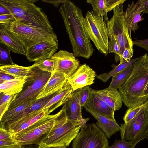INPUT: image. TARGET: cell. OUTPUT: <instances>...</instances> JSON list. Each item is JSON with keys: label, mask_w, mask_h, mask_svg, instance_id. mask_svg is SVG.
<instances>
[{"label": "cell", "mask_w": 148, "mask_h": 148, "mask_svg": "<svg viewBox=\"0 0 148 148\" xmlns=\"http://www.w3.org/2000/svg\"><path fill=\"white\" fill-rule=\"evenodd\" d=\"M144 104L141 105L128 108L123 118L124 123L127 124L134 118L144 107Z\"/></svg>", "instance_id": "d6a6232c"}, {"label": "cell", "mask_w": 148, "mask_h": 148, "mask_svg": "<svg viewBox=\"0 0 148 148\" xmlns=\"http://www.w3.org/2000/svg\"><path fill=\"white\" fill-rule=\"evenodd\" d=\"M15 78L13 76L5 73L0 70V84Z\"/></svg>", "instance_id": "7bdbcfd3"}, {"label": "cell", "mask_w": 148, "mask_h": 148, "mask_svg": "<svg viewBox=\"0 0 148 148\" xmlns=\"http://www.w3.org/2000/svg\"><path fill=\"white\" fill-rule=\"evenodd\" d=\"M86 2L92 5V10L97 15L104 16L106 21L108 20L106 0H87Z\"/></svg>", "instance_id": "f546056e"}, {"label": "cell", "mask_w": 148, "mask_h": 148, "mask_svg": "<svg viewBox=\"0 0 148 148\" xmlns=\"http://www.w3.org/2000/svg\"><path fill=\"white\" fill-rule=\"evenodd\" d=\"M34 0H0L16 21L27 25L54 32L47 16Z\"/></svg>", "instance_id": "3957f363"}, {"label": "cell", "mask_w": 148, "mask_h": 148, "mask_svg": "<svg viewBox=\"0 0 148 148\" xmlns=\"http://www.w3.org/2000/svg\"><path fill=\"white\" fill-rule=\"evenodd\" d=\"M37 99L29 101L9 110H7L0 119V125H3L34 103Z\"/></svg>", "instance_id": "f1b7e54d"}, {"label": "cell", "mask_w": 148, "mask_h": 148, "mask_svg": "<svg viewBox=\"0 0 148 148\" xmlns=\"http://www.w3.org/2000/svg\"><path fill=\"white\" fill-rule=\"evenodd\" d=\"M97 91L106 103L115 112L122 107L123 98L117 90L108 87Z\"/></svg>", "instance_id": "44dd1931"}, {"label": "cell", "mask_w": 148, "mask_h": 148, "mask_svg": "<svg viewBox=\"0 0 148 148\" xmlns=\"http://www.w3.org/2000/svg\"><path fill=\"white\" fill-rule=\"evenodd\" d=\"M68 86V84L67 83L63 86L47 95L37 99L33 104L11 119L5 125H9L14 123L31 113L42 110L51 99Z\"/></svg>", "instance_id": "d6986e66"}, {"label": "cell", "mask_w": 148, "mask_h": 148, "mask_svg": "<svg viewBox=\"0 0 148 148\" xmlns=\"http://www.w3.org/2000/svg\"><path fill=\"white\" fill-rule=\"evenodd\" d=\"M0 43V66L14 64V63L13 62L11 59L10 49L4 44Z\"/></svg>", "instance_id": "1f68e13d"}, {"label": "cell", "mask_w": 148, "mask_h": 148, "mask_svg": "<svg viewBox=\"0 0 148 148\" xmlns=\"http://www.w3.org/2000/svg\"><path fill=\"white\" fill-rule=\"evenodd\" d=\"M24 148H38V145H31L24 146Z\"/></svg>", "instance_id": "816d5d0a"}, {"label": "cell", "mask_w": 148, "mask_h": 148, "mask_svg": "<svg viewBox=\"0 0 148 148\" xmlns=\"http://www.w3.org/2000/svg\"><path fill=\"white\" fill-rule=\"evenodd\" d=\"M145 107L148 110V99L147 101L144 103Z\"/></svg>", "instance_id": "f5cc1de1"}, {"label": "cell", "mask_w": 148, "mask_h": 148, "mask_svg": "<svg viewBox=\"0 0 148 148\" xmlns=\"http://www.w3.org/2000/svg\"><path fill=\"white\" fill-rule=\"evenodd\" d=\"M0 70L15 78L25 79L30 72L29 67H24L14 64L13 65L0 66Z\"/></svg>", "instance_id": "d4e9b609"}, {"label": "cell", "mask_w": 148, "mask_h": 148, "mask_svg": "<svg viewBox=\"0 0 148 148\" xmlns=\"http://www.w3.org/2000/svg\"><path fill=\"white\" fill-rule=\"evenodd\" d=\"M49 148H67V147H66L65 146H62V147H51Z\"/></svg>", "instance_id": "db71d44e"}, {"label": "cell", "mask_w": 148, "mask_h": 148, "mask_svg": "<svg viewBox=\"0 0 148 148\" xmlns=\"http://www.w3.org/2000/svg\"><path fill=\"white\" fill-rule=\"evenodd\" d=\"M9 35L22 45L26 50L38 43L57 40L54 32L27 25L17 21L11 24L0 23Z\"/></svg>", "instance_id": "8992f818"}, {"label": "cell", "mask_w": 148, "mask_h": 148, "mask_svg": "<svg viewBox=\"0 0 148 148\" xmlns=\"http://www.w3.org/2000/svg\"><path fill=\"white\" fill-rule=\"evenodd\" d=\"M126 0H106L107 12L111 11L117 6L122 4Z\"/></svg>", "instance_id": "74e56055"}, {"label": "cell", "mask_w": 148, "mask_h": 148, "mask_svg": "<svg viewBox=\"0 0 148 148\" xmlns=\"http://www.w3.org/2000/svg\"><path fill=\"white\" fill-rule=\"evenodd\" d=\"M133 52V50L129 48L125 49L122 55L121 58L120 60L119 64L129 62L132 57Z\"/></svg>", "instance_id": "8d00e7d4"}, {"label": "cell", "mask_w": 148, "mask_h": 148, "mask_svg": "<svg viewBox=\"0 0 148 148\" xmlns=\"http://www.w3.org/2000/svg\"><path fill=\"white\" fill-rule=\"evenodd\" d=\"M140 57L135 58L132 59L129 62L119 64L113 69L107 73H103L96 76V78L103 82H105L113 75L120 72L127 68L133 65L134 63L138 60Z\"/></svg>", "instance_id": "83f0119b"}, {"label": "cell", "mask_w": 148, "mask_h": 148, "mask_svg": "<svg viewBox=\"0 0 148 148\" xmlns=\"http://www.w3.org/2000/svg\"><path fill=\"white\" fill-rule=\"evenodd\" d=\"M96 76L95 71L84 63L80 66L76 71L68 78L67 81L75 91L92 84Z\"/></svg>", "instance_id": "9a60e30c"}, {"label": "cell", "mask_w": 148, "mask_h": 148, "mask_svg": "<svg viewBox=\"0 0 148 148\" xmlns=\"http://www.w3.org/2000/svg\"><path fill=\"white\" fill-rule=\"evenodd\" d=\"M148 83V55L145 54L134 63L129 77L119 89L123 102L128 108L146 102L143 94Z\"/></svg>", "instance_id": "7a4b0ae2"}, {"label": "cell", "mask_w": 148, "mask_h": 148, "mask_svg": "<svg viewBox=\"0 0 148 148\" xmlns=\"http://www.w3.org/2000/svg\"><path fill=\"white\" fill-rule=\"evenodd\" d=\"M73 91L69 85L51 99L42 110L46 109L49 115L60 106L63 105L71 97Z\"/></svg>", "instance_id": "603a6c76"}, {"label": "cell", "mask_w": 148, "mask_h": 148, "mask_svg": "<svg viewBox=\"0 0 148 148\" xmlns=\"http://www.w3.org/2000/svg\"><path fill=\"white\" fill-rule=\"evenodd\" d=\"M10 13L9 10L5 6L0 4V15Z\"/></svg>", "instance_id": "7dc6e473"}, {"label": "cell", "mask_w": 148, "mask_h": 148, "mask_svg": "<svg viewBox=\"0 0 148 148\" xmlns=\"http://www.w3.org/2000/svg\"><path fill=\"white\" fill-rule=\"evenodd\" d=\"M56 115H46L27 128L13 135V141L22 146L38 145L52 128Z\"/></svg>", "instance_id": "9c48e42d"}, {"label": "cell", "mask_w": 148, "mask_h": 148, "mask_svg": "<svg viewBox=\"0 0 148 148\" xmlns=\"http://www.w3.org/2000/svg\"><path fill=\"white\" fill-rule=\"evenodd\" d=\"M108 41V51L109 53L115 54V60L116 62L120 61L119 49L118 44L114 37L109 38Z\"/></svg>", "instance_id": "e575fe53"}, {"label": "cell", "mask_w": 148, "mask_h": 148, "mask_svg": "<svg viewBox=\"0 0 148 148\" xmlns=\"http://www.w3.org/2000/svg\"><path fill=\"white\" fill-rule=\"evenodd\" d=\"M80 89L74 92L70 98L63 105L62 109L69 121L82 128L86 126L90 118L82 117L80 102Z\"/></svg>", "instance_id": "7c38bea8"}, {"label": "cell", "mask_w": 148, "mask_h": 148, "mask_svg": "<svg viewBox=\"0 0 148 148\" xmlns=\"http://www.w3.org/2000/svg\"><path fill=\"white\" fill-rule=\"evenodd\" d=\"M58 49V40L46 41L37 43L28 48L25 55L30 62H36L50 58Z\"/></svg>", "instance_id": "5bb4252c"}, {"label": "cell", "mask_w": 148, "mask_h": 148, "mask_svg": "<svg viewBox=\"0 0 148 148\" xmlns=\"http://www.w3.org/2000/svg\"><path fill=\"white\" fill-rule=\"evenodd\" d=\"M68 0H43L42 1L44 2L50 3L53 5L55 7H58L60 4L62 3H63L66 2L68 1Z\"/></svg>", "instance_id": "f6af8a7d"}, {"label": "cell", "mask_w": 148, "mask_h": 148, "mask_svg": "<svg viewBox=\"0 0 148 148\" xmlns=\"http://www.w3.org/2000/svg\"><path fill=\"white\" fill-rule=\"evenodd\" d=\"M143 96L145 100L146 101L148 99V83L145 89Z\"/></svg>", "instance_id": "681fc988"}, {"label": "cell", "mask_w": 148, "mask_h": 148, "mask_svg": "<svg viewBox=\"0 0 148 148\" xmlns=\"http://www.w3.org/2000/svg\"><path fill=\"white\" fill-rule=\"evenodd\" d=\"M120 127L121 140L131 141L147 138L148 135V110L144 106L134 118L127 124H121Z\"/></svg>", "instance_id": "8fae6325"}, {"label": "cell", "mask_w": 148, "mask_h": 148, "mask_svg": "<svg viewBox=\"0 0 148 148\" xmlns=\"http://www.w3.org/2000/svg\"><path fill=\"white\" fill-rule=\"evenodd\" d=\"M72 141L73 148H107L108 146L105 134L95 123L81 128Z\"/></svg>", "instance_id": "30bf717a"}, {"label": "cell", "mask_w": 148, "mask_h": 148, "mask_svg": "<svg viewBox=\"0 0 148 148\" xmlns=\"http://www.w3.org/2000/svg\"><path fill=\"white\" fill-rule=\"evenodd\" d=\"M142 140L127 141L122 140H115L114 144L107 148H134L136 145Z\"/></svg>", "instance_id": "836d02e7"}, {"label": "cell", "mask_w": 148, "mask_h": 148, "mask_svg": "<svg viewBox=\"0 0 148 148\" xmlns=\"http://www.w3.org/2000/svg\"><path fill=\"white\" fill-rule=\"evenodd\" d=\"M133 43L136 46L140 47L148 51V38L133 41Z\"/></svg>", "instance_id": "60d3db41"}, {"label": "cell", "mask_w": 148, "mask_h": 148, "mask_svg": "<svg viewBox=\"0 0 148 148\" xmlns=\"http://www.w3.org/2000/svg\"><path fill=\"white\" fill-rule=\"evenodd\" d=\"M113 10V16L106 21V24L108 38L114 37L119 45L120 60L125 49L133 50V41L128 33L122 4L117 6Z\"/></svg>", "instance_id": "ba28073f"}, {"label": "cell", "mask_w": 148, "mask_h": 148, "mask_svg": "<svg viewBox=\"0 0 148 148\" xmlns=\"http://www.w3.org/2000/svg\"><path fill=\"white\" fill-rule=\"evenodd\" d=\"M59 11L63 18L74 55L76 57L89 59L94 49L83 26L84 17L81 8L68 0L62 4Z\"/></svg>", "instance_id": "6da1fadb"}, {"label": "cell", "mask_w": 148, "mask_h": 148, "mask_svg": "<svg viewBox=\"0 0 148 148\" xmlns=\"http://www.w3.org/2000/svg\"><path fill=\"white\" fill-rule=\"evenodd\" d=\"M145 8V10L142 13V14H148V0H142Z\"/></svg>", "instance_id": "f907efd6"}, {"label": "cell", "mask_w": 148, "mask_h": 148, "mask_svg": "<svg viewBox=\"0 0 148 148\" xmlns=\"http://www.w3.org/2000/svg\"><path fill=\"white\" fill-rule=\"evenodd\" d=\"M56 63L55 71L62 73L68 78L73 74L80 66V61L73 53L60 50L51 58Z\"/></svg>", "instance_id": "4fadbf2b"}, {"label": "cell", "mask_w": 148, "mask_h": 148, "mask_svg": "<svg viewBox=\"0 0 148 148\" xmlns=\"http://www.w3.org/2000/svg\"><path fill=\"white\" fill-rule=\"evenodd\" d=\"M81 128L69 121L62 109L57 114L52 128L38 145V148L67 147L77 136Z\"/></svg>", "instance_id": "277c9868"}, {"label": "cell", "mask_w": 148, "mask_h": 148, "mask_svg": "<svg viewBox=\"0 0 148 148\" xmlns=\"http://www.w3.org/2000/svg\"><path fill=\"white\" fill-rule=\"evenodd\" d=\"M16 21L14 16L11 13L0 15V23L11 24Z\"/></svg>", "instance_id": "f35d334b"}, {"label": "cell", "mask_w": 148, "mask_h": 148, "mask_svg": "<svg viewBox=\"0 0 148 148\" xmlns=\"http://www.w3.org/2000/svg\"><path fill=\"white\" fill-rule=\"evenodd\" d=\"M68 78L64 74L57 71L52 73L51 76L42 92L37 99L47 95L67 83Z\"/></svg>", "instance_id": "7402d4cb"}, {"label": "cell", "mask_w": 148, "mask_h": 148, "mask_svg": "<svg viewBox=\"0 0 148 148\" xmlns=\"http://www.w3.org/2000/svg\"><path fill=\"white\" fill-rule=\"evenodd\" d=\"M82 22L88 37L99 51L107 56L109 53L108 32L103 17L98 16L92 10L88 11Z\"/></svg>", "instance_id": "52a82bcc"}, {"label": "cell", "mask_w": 148, "mask_h": 148, "mask_svg": "<svg viewBox=\"0 0 148 148\" xmlns=\"http://www.w3.org/2000/svg\"><path fill=\"white\" fill-rule=\"evenodd\" d=\"M133 68V65L112 76L108 87L116 90L119 89L127 81L132 73Z\"/></svg>", "instance_id": "4316f807"}, {"label": "cell", "mask_w": 148, "mask_h": 148, "mask_svg": "<svg viewBox=\"0 0 148 148\" xmlns=\"http://www.w3.org/2000/svg\"><path fill=\"white\" fill-rule=\"evenodd\" d=\"M29 67V73L25 79L22 91L17 95L8 110L36 100L43 91L52 74L51 73L40 69L34 64Z\"/></svg>", "instance_id": "5b68a950"}, {"label": "cell", "mask_w": 148, "mask_h": 148, "mask_svg": "<svg viewBox=\"0 0 148 148\" xmlns=\"http://www.w3.org/2000/svg\"><path fill=\"white\" fill-rule=\"evenodd\" d=\"M84 107L99 114L116 120L114 117L115 111L102 99L97 90L91 88L89 97Z\"/></svg>", "instance_id": "e0dca14e"}, {"label": "cell", "mask_w": 148, "mask_h": 148, "mask_svg": "<svg viewBox=\"0 0 148 148\" xmlns=\"http://www.w3.org/2000/svg\"><path fill=\"white\" fill-rule=\"evenodd\" d=\"M40 69L52 73L55 71L56 63L51 58L43 59L35 62L34 63Z\"/></svg>", "instance_id": "4dcf8cb0"}, {"label": "cell", "mask_w": 148, "mask_h": 148, "mask_svg": "<svg viewBox=\"0 0 148 148\" xmlns=\"http://www.w3.org/2000/svg\"><path fill=\"white\" fill-rule=\"evenodd\" d=\"M15 95H10L0 92V106L9 101Z\"/></svg>", "instance_id": "ee69618b"}, {"label": "cell", "mask_w": 148, "mask_h": 148, "mask_svg": "<svg viewBox=\"0 0 148 148\" xmlns=\"http://www.w3.org/2000/svg\"><path fill=\"white\" fill-rule=\"evenodd\" d=\"M91 88L87 86L80 89V102L82 107H84L88 100L90 95Z\"/></svg>", "instance_id": "d590c367"}, {"label": "cell", "mask_w": 148, "mask_h": 148, "mask_svg": "<svg viewBox=\"0 0 148 148\" xmlns=\"http://www.w3.org/2000/svg\"><path fill=\"white\" fill-rule=\"evenodd\" d=\"M49 115L46 109L34 112L9 125H0L13 135L16 134L32 125L39 120Z\"/></svg>", "instance_id": "ac0fdd59"}, {"label": "cell", "mask_w": 148, "mask_h": 148, "mask_svg": "<svg viewBox=\"0 0 148 148\" xmlns=\"http://www.w3.org/2000/svg\"><path fill=\"white\" fill-rule=\"evenodd\" d=\"M147 139H148V136H147Z\"/></svg>", "instance_id": "11a10c76"}, {"label": "cell", "mask_w": 148, "mask_h": 148, "mask_svg": "<svg viewBox=\"0 0 148 148\" xmlns=\"http://www.w3.org/2000/svg\"><path fill=\"white\" fill-rule=\"evenodd\" d=\"M25 79L15 78L0 84V92L10 95H15L22 90Z\"/></svg>", "instance_id": "484cf974"}, {"label": "cell", "mask_w": 148, "mask_h": 148, "mask_svg": "<svg viewBox=\"0 0 148 148\" xmlns=\"http://www.w3.org/2000/svg\"><path fill=\"white\" fill-rule=\"evenodd\" d=\"M12 136L10 132L0 126V140H12Z\"/></svg>", "instance_id": "ab89813d"}, {"label": "cell", "mask_w": 148, "mask_h": 148, "mask_svg": "<svg viewBox=\"0 0 148 148\" xmlns=\"http://www.w3.org/2000/svg\"><path fill=\"white\" fill-rule=\"evenodd\" d=\"M16 95H15L9 101L0 106V119L1 118L4 113L8 110L10 105L14 99Z\"/></svg>", "instance_id": "b9f144b4"}, {"label": "cell", "mask_w": 148, "mask_h": 148, "mask_svg": "<svg viewBox=\"0 0 148 148\" xmlns=\"http://www.w3.org/2000/svg\"><path fill=\"white\" fill-rule=\"evenodd\" d=\"M145 10L142 0L137 1L136 2L132 1L128 3L124 13L128 33L130 36L132 31L135 33L139 29L138 23L144 19L142 18L141 14Z\"/></svg>", "instance_id": "2e32d148"}, {"label": "cell", "mask_w": 148, "mask_h": 148, "mask_svg": "<svg viewBox=\"0 0 148 148\" xmlns=\"http://www.w3.org/2000/svg\"><path fill=\"white\" fill-rule=\"evenodd\" d=\"M12 140H0V147H3L14 143Z\"/></svg>", "instance_id": "bcb514c9"}, {"label": "cell", "mask_w": 148, "mask_h": 148, "mask_svg": "<svg viewBox=\"0 0 148 148\" xmlns=\"http://www.w3.org/2000/svg\"><path fill=\"white\" fill-rule=\"evenodd\" d=\"M24 146L18 145L15 143L7 146L0 147V148H24Z\"/></svg>", "instance_id": "c3c4849f"}, {"label": "cell", "mask_w": 148, "mask_h": 148, "mask_svg": "<svg viewBox=\"0 0 148 148\" xmlns=\"http://www.w3.org/2000/svg\"><path fill=\"white\" fill-rule=\"evenodd\" d=\"M84 108L97 120L96 124L104 133L108 138H110L113 135L120 131L121 127L116 120L99 114L87 108Z\"/></svg>", "instance_id": "ffe728a7"}, {"label": "cell", "mask_w": 148, "mask_h": 148, "mask_svg": "<svg viewBox=\"0 0 148 148\" xmlns=\"http://www.w3.org/2000/svg\"><path fill=\"white\" fill-rule=\"evenodd\" d=\"M0 43L5 45L10 51L14 53L25 55L26 54V50L24 47L13 38L1 25Z\"/></svg>", "instance_id": "cb8c5ba5"}]
</instances>
